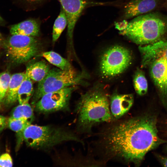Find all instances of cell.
Returning <instances> with one entry per match:
<instances>
[{
    "instance_id": "4",
    "label": "cell",
    "mask_w": 167,
    "mask_h": 167,
    "mask_svg": "<svg viewBox=\"0 0 167 167\" xmlns=\"http://www.w3.org/2000/svg\"><path fill=\"white\" fill-rule=\"evenodd\" d=\"M18 134L20 142L24 141L28 147L38 149L50 148L69 141L83 143L70 131L50 125L40 126L31 124Z\"/></svg>"
},
{
    "instance_id": "15",
    "label": "cell",
    "mask_w": 167,
    "mask_h": 167,
    "mask_svg": "<svg viewBox=\"0 0 167 167\" xmlns=\"http://www.w3.org/2000/svg\"><path fill=\"white\" fill-rule=\"evenodd\" d=\"M25 72L15 73L11 75L8 90L5 100L10 105L18 101V94L20 84L25 76Z\"/></svg>"
},
{
    "instance_id": "14",
    "label": "cell",
    "mask_w": 167,
    "mask_h": 167,
    "mask_svg": "<svg viewBox=\"0 0 167 167\" xmlns=\"http://www.w3.org/2000/svg\"><path fill=\"white\" fill-rule=\"evenodd\" d=\"M10 31L11 35L37 37L40 34V24L35 19H28L12 25Z\"/></svg>"
},
{
    "instance_id": "27",
    "label": "cell",
    "mask_w": 167,
    "mask_h": 167,
    "mask_svg": "<svg viewBox=\"0 0 167 167\" xmlns=\"http://www.w3.org/2000/svg\"><path fill=\"white\" fill-rule=\"evenodd\" d=\"M30 3L37 2L44 0H23Z\"/></svg>"
},
{
    "instance_id": "1",
    "label": "cell",
    "mask_w": 167,
    "mask_h": 167,
    "mask_svg": "<svg viewBox=\"0 0 167 167\" xmlns=\"http://www.w3.org/2000/svg\"><path fill=\"white\" fill-rule=\"evenodd\" d=\"M154 115L145 114L115 123L104 131L100 143L104 155L139 165L149 151L165 142L158 134Z\"/></svg>"
},
{
    "instance_id": "13",
    "label": "cell",
    "mask_w": 167,
    "mask_h": 167,
    "mask_svg": "<svg viewBox=\"0 0 167 167\" xmlns=\"http://www.w3.org/2000/svg\"><path fill=\"white\" fill-rule=\"evenodd\" d=\"M134 102L131 94H113L109 101L110 109L113 120L119 118L129 110Z\"/></svg>"
},
{
    "instance_id": "3",
    "label": "cell",
    "mask_w": 167,
    "mask_h": 167,
    "mask_svg": "<svg viewBox=\"0 0 167 167\" xmlns=\"http://www.w3.org/2000/svg\"><path fill=\"white\" fill-rule=\"evenodd\" d=\"M167 32V20L150 12L135 17L119 33L132 42L143 45L161 40Z\"/></svg>"
},
{
    "instance_id": "5",
    "label": "cell",
    "mask_w": 167,
    "mask_h": 167,
    "mask_svg": "<svg viewBox=\"0 0 167 167\" xmlns=\"http://www.w3.org/2000/svg\"><path fill=\"white\" fill-rule=\"evenodd\" d=\"M82 78L83 75L78 74L73 68L68 70L50 69L45 77L38 82L33 95L32 104H35L47 93L78 84Z\"/></svg>"
},
{
    "instance_id": "16",
    "label": "cell",
    "mask_w": 167,
    "mask_h": 167,
    "mask_svg": "<svg viewBox=\"0 0 167 167\" xmlns=\"http://www.w3.org/2000/svg\"><path fill=\"white\" fill-rule=\"evenodd\" d=\"M50 70V66L47 63L40 61L28 65L25 72L32 80L39 82L45 77Z\"/></svg>"
},
{
    "instance_id": "11",
    "label": "cell",
    "mask_w": 167,
    "mask_h": 167,
    "mask_svg": "<svg viewBox=\"0 0 167 167\" xmlns=\"http://www.w3.org/2000/svg\"><path fill=\"white\" fill-rule=\"evenodd\" d=\"M159 2V0H131L124 6L122 18L126 20L150 12Z\"/></svg>"
},
{
    "instance_id": "24",
    "label": "cell",
    "mask_w": 167,
    "mask_h": 167,
    "mask_svg": "<svg viewBox=\"0 0 167 167\" xmlns=\"http://www.w3.org/2000/svg\"><path fill=\"white\" fill-rule=\"evenodd\" d=\"M12 165V159L9 154L5 153L0 156V167H11Z\"/></svg>"
},
{
    "instance_id": "23",
    "label": "cell",
    "mask_w": 167,
    "mask_h": 167,
    "mask_svg": "<svg viewBox=\"0 0 167 167\" xmlns=\"http://www.w3.org/2000/svg\"><path fill=\"white\" fill-rule=\"evenodd\" d=\"M11 75L7 71L0 73V102L4 99L8 89Z\"/></svg>"
},
{
    "instance_id": "9",
    "label": "cell",
    "mask_w": 167,
    "mask_h": 167,
    "mask_svg": "<svg viewBox=\"0 0 167 167\" xmlns=\"http://www.w3.org/2000/svg\"><path fill=\"white\" fill-rule=\"evenodd\" d=\"M65 12L67 19V35L71 44H72L73 32L76 24L84 9L90 3L88 0H58Z\"/></svg>"
},
{
    "instance_id": "21",
    "label": "cell",
    "mask_w": 167,
    "mask_h": 167,
    "mask_svg": "<svg viewBox=\"0 0 167 167\" xmlns=\"http://www.w3.org/2000/svg\"><path fill=\"white\" fill-rule=\"evenodd\" d=\"M133 84L135 91L140 96L146 94L148 90L147 80L143 72L137 69L133 78Z\"/></svg>"
},
{
    "instance_id": "25",
    "label": "cell",
    "mask_w": 167,
    "mask_h": 167,
    "mask_svg": "<svg viewBox=\"0 0 167 167\" xmlns=\"http://www.w3.org/2000/svg\"><path fill=\"white\" fill-rule=\"evenodd\" d=\"M158 159L161 164L164 166L167 167V157L157 155Z\"/></svg>"
},
{
    "instance_id": "29",
    "label": "cell",
    "mask_w": 167,
    "mask_h": 167,
    "mask_svg": "<svg viewBox=\"0 0 167 167\" xmlns=\"http://www.w3.org/2000/svg\"><path fill=\"white\" fill-rule=\"evenodd\" d=\"M4 20L0 15V24H3Z\"/></svg>"
},
{
    "instance_id": "28",
    "label": "cell",
    "mask_w": 167,
    "mask_h": 167,
    "mask_svg": "<svg viewBox=\"0 0 167 167\" xmlns=\"http://www.w3.org/2000/svg\"><path fill=\"white\" fill-rule=\"evenodd\" d=\"M3 39L2 36L0 32V45H1L3 42Z\"/></svg>"
},
{
    "instance_id": "19",
    "label": "cell",
    "mask_w": 167,
    "mask_h": 167,
    "mask_svg": "<svg viewBox=\"0 0 167 167\" xmlns=\"http://www.w3.org/2000/svg\"><path fill=\"white\" fill-rule=\"evenodd\" d=\"M32 109L28 103L19 104L13 109L10 117L22 118L32 122L33 119Z\"/></svg>"
},
{
    "instance_id": "10",
    "label": "cell",
    "mask_w": 167,
    "mask_h": 167,
    "mask_svg": "<svg viewBox=\"0 0 167 167\" xmlns=\"http://www.w3.org/2000/svg\"><path fill=\"white\" fill-rule=\"evenodd\" d=\"M152 78L161 95L163 103L167 107V60L161 58L152 62L150 67Z\"/></svg>"
},
{
    "instance_id": "7",
    "label": "cell",
    "mask_w": 167,
    "mask_h": 167,
    "mask_svg": "<svg viewBox=\"0 0 167 167\" xmlns=\"http://www.w3.org/2000/svg\"><path fill=\"white\" fill-rule=\"evenodd\" d=\"M132 61V54L128 49L118 45L110 47L101 56L99 65L101 74L105 78L116 76L124 71Z\"/></svg>"
},
{
    "instance_id": "2",
    "label": "cell",
    "mask_w": 167,
    "mask_h": 167,
    "mask_svg": "<svg viewBox=\"0 0 167 167\" xmlns=\"http://www.w3.org/2000/svg\"><path fill=\"white\" fill-rule=\"evenodd\" d=\"M78 128L88 132L94 126L114 120L108 96L103 88L96 86L81 96L76 105Z\"/></svg>"
},
{
    "instance_id": "12",
    "label": "cell",
    "mask_w": 167,
    "mask_h": 167,
    "mask_svg": "<svg viewBox=\"0 0 167 167\" xmlns=\"http://www.w3.org/2000/svg\"><path fill=\"white\" fill-rule=\"evenodd\" d=\"M142 57V66H145L155 60L163 58L167 60V40H161L139 47Z\"/></svg>"
},
{
    "instance_id": "20",
    "label": "cell",
    "mask_w": 167,
    "mask_h": 167,
    "mask_svg": "<svg viewBox=\"0 0 167 167\" xmlns=\"http://www.w3.org/2000/svg\"><path fill=\"white\" fill-rule=\"evenodd\" d=\"M67 24V19L66 14L61 8V11L54 22L53 28L52 39L54 43L59 38Z\"/></svg>"
},
{
    "instance_id": "8",
    "label": "cell",
    "mask_w": 167,
    "mask_h": 167,
    "mask_svg": "<svg viewBox=\"0 0 167 167\" xmlns=\"http://www.w3.org/2000/svg\"><path fill=\"white\" fill-rule=\"evenodd\" d=\"M73 88L67 87L44 95L35 103L36 110L46 113L66 109L68 108Z\"/></svg>"
},
{
    "instance_id": "6",
    "label": "cell",
    "mask_w": 167,
    "mask_h": 167,
    "mask_svg": "<svg viewBox=\"0 0 167 167\" xmlns=\"http://www.w3.org/2000/svg\"><path fill=\"white\" fill-rule=\"evenodd\" d=\"M36 37L19 35L10 36L5 42L6 56L13 63L26 62L39 52L41 43Z\"/></svg>"
},
{
    "instance_id": "18",
    "label": "cell",
    "mask_w": 167,
    "mask_h": 167,
    "mask_svg": "<svg viewBox=\"0 0 167 167\" xmlns=\"http://www.w3.org/2000/svg\"><path fill=\"white\" fill-rule=\"evenodd\" d=\"M42 56L49 63L62 70L72 68L69 62L57 53L53 51L43 53Z\"/></svg>"
},
{
    "instance_id": "26",
    "label": "cell",
    "mask_w": 167,
    "mask_h": 167,
    "mask_svg": "<svg viewBox=\"0 0 167 167\" xmlns=\"http://www.w3.org/2000/svg\"><path fill=\"white\" fill-rule=\"evenodd\" d=\"M6 119L0 120V131L2 130L6 126Z\"/></svg>"
},
{
    "instance_id": "30",
    "label": "cell",
    "mask_w": 167,
    "mask_h": 167,
    "mask_svg": "<svg viewBox=\"0 0 167 167\" xmlns=\"http://www.w3.org/2000/svg\"><path fill=\"white\" fill-rule=\"evenodd\" d=\"M5 118L4 117V116L0 115V120L2 119H3Z\"/></svg>"
},
{
    "instance_id": "17",
    "label": "cell",
    "mask_w": 167,
    "mask_h": 167,
    "mask_svg": "<svg viewBox=\"0 0 167 167\" xmlns=\"http://www.w3.org/2000/svg\"><path fill=\"white\" fill-rule=\"evenodd\" d=\"M25 76L19 87L18 94V101L19 104L28 103L34 94L33 85L31 79L25 72Z\"/></svg>"
},
{
    "instance_id": "22",
    "label": "cell",
    "mask_w": 167,
    "mask_h": 167,
    "mask_svg": "<svg viewBox=\"0 0 167 167\" xmlns=\"http://www.w3.org/2000/svg\"><path fill=\"white\" fill-rule=\"evenodd\" d=\"M8 122L10 129L18 134L22 132L31 124V122L25 119L15 118L11 117L9 119Z\"/></svg>"
}]
</instances>
